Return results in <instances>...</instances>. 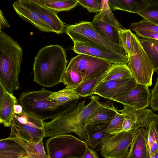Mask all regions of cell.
Returning <instances> with one entry per match:
<instances>
[{"mask_svg": "<svg viewBox=\"0 0 158 158\" xmlns=\"http://www.w3.org/2000/svg\"><path fill=\"white\" fill-rule=\"evenodd\" d=\"M34 1L57 12L70 10L78 4L77 0H34Z\"/></svg>", "mask_w": 158, "mask_h": 158, "instance_id": "cell-26", "label": "cell"}, {"mask_svg": "<svg viewBox=\"0 0 158 158\" xmlns=\"http://www.w3.org/2000/svg\"><path fill=\"white\" fill-rule=\"evenodd\" d=\"M154 1L149 0H108L110 9L138 14Z\"/></svg>", "mask_w": 158, "mask_h": 158, "instance_id": "cell-21", "label": "cell"}, {"mask_svg": "<svg viewBox=\"0 0 158 158\" xmlns=\"http://www.w3.org/2000/svg\"><path fill=\"white\" fill-rule=\"evenodd\" d=\"M23 54L20 44L0 30V82L11 94L20 89L18 76L21 71Z\"/></svg>", "mask_w": 158, "mask_h": 158, "instance_id": "cell-3", "label": "cell"}, {"mask_svg": "<svg viewBox=\"0 0 158 158\" xmlns=\"http://www.w3.org/2000/svg\"><path fill=\"white\" fill-rule=\"evenodd\" d=\"M17 104L16 98L7 91L0 82V123L5 127L11 126L16 115L14 107Z\"/></svg>", "mask_w": 158, "mask_h": 158, "instance_id": "cell-16", "label": "cell"}, {"mask_svg": "<svg viewBox=\"0 0 158 158\" xmlns=\"http://www.w3.org/2000/svg\"><path fill=\"white\" fill-rule=\"evenodd\" d=\"M0 153L28 154L23 147L8 137L0 139Z\"/></svg>", "mask_w": 158, "mask_h": 158, "instance_id": "cell-29", "label": "cell"}, {"mask_svg": "<svg viewBox=\"0 0 158 158\" xmlns=\"http://www.w3.org/2000/svg\"><path fill=\"white\" fill-rule=\"evenodd\" d=\"M17 14L41 31L50 32L52 31L43 20L38 12L36 4L32 0H18L13 4Z\"/></svg>", "mask_w": 158, "mask_h": 158, "instance_id": "cell-13", "label": "cell"}, {"mask_svg": "<svg viewBox=\"0 0 158 158\" xmlns=\"http://www.w3.org/2000/svg\"><path fill=\"white\" fill-rule=\"evenodd\" d=\"M11 123L24 139L38 142L46 137L44 121L25 111L16 114Z\"/></svg>", "mask_w": 158, "mask_h": 158, "instance_id": "cell-8", "label": "cell"}, {"mask_svg": "<svg viewBox=\"0 0 158 158\" xmlns=\"http://www.w3.org/2000/svg\"><path fill=\"white\" fill-rule=\"evenodd\" d=\"M78 3L86 8L89 12H100L102 8V0H77Z\"/></svg>", "mask_w": 158, "mask_h": 158, "instance_id": "cell-38", "label": "cell"}, {"mask_svg": "<svg viewBox=\"0 0 158 158\" xmlns=\"http://www.w3.org/2000/svg\"><path fill=\"white\" fill-rule=\"evenodd\" d=\"M137 110L128 106H124L123 109L120 110L124 118L123 127L124 131H129L133 130L136 119Z\"/></svg>", "mask_w": 158, "mask_h": 158, "instance_id": "cell-31", "label": "cell"}, {"mask_svg": "<svg viewBox=\"0 0 158 158\" xmlns=\"http://www.w3.org/2000/svg\"><path fill=\"white\" fill-rule=\"evenodd\" d=\"M82 158H98V156L95 151L88 146Z\"/></svg>", "mask_w": 158, "mask_h": 158, "instance_id": "cell-42", "label": "cell"}, {"mask_svg": "<svg viewBox=\"0 0 158 158\" xmlns=\"http://www.w3.org/2000/svg\"><path fill=\"white\" fill-rule=\"evenodd\" d=\"M129 29L135 32L146 31L158 32V25L144 19L138 22L130 23Z\"/></svg>", "mask_w": 158, "mask_h": 158, "instance_id": "cell-36", "label": "cell"}, {"mask_svg": "<svg viewBox=\"0 0 158 158\" xmlns=\"http://www.w3.org/2000/svg\"><path fill=\"white\" fill-rule=\"evenodd\" d=\"M105 72H101L96 76L83 82L76 89L77 94L80 97H85L94 94V88L98 80Z\"/></svg>", "mask_w": 158, "mask_h": 158, "instance_id": "cell-28", "label": "cell"}, {"mask_svg": "<svg viewBox=\"0 0 158 158\" xmlns=\"http://www.w3.org/2000/svg\"><path fill=\"white\" fill-rule=\"evenodd\" d=\"M108 1V0H102V9L94 16L93 21H102L114 26L120 31L125 29L114 16L109 6Z\"/></svg>", "mask_w": 158, "mask_h": 158, "instance_id": "cell-24", "label": "cell"}, {"mask_svg": "<svg viewBox=\"0 0 158 158\" xmlns=\"http://www.w3.org/2000/svg\"><path fill=\"white\" fill-rule=\"evenodd\" d=\"M110 123L86 126L88 137L87 143L91 149H95L104 138L110 135L105 132Z\"/></svg>", "mask_w": 158, "mask_h": 158, "instance_id": "cell-22", "label": "cell"}, {"mask_svg": "<svg viewBox=\"0 0 158 158\" xmlns=\"http://www.w3.org/2000/svg\"><path fill=\"white\" fill-rule=\"evenodd\" d=\"M14 113L16 114H19L23 113L25 110L20 104H16L14 107Z\"/></svg>", "mask_w": 158, "mask_h": 158, "instance_id": "cell-44", "label": "cell"}, {"mask_svg": "<svg viewBox=\"0 0 158 158\" xmlns=\"http://www.w3.org/2000/svg\"><path fill=\"white\" fill-rule=\"evenodd\" d=\"M73 43V50L78 54L92 56L105 60L112 64H127L128 63V56L123 55L86 43Z\"/></svg>", "mask_w": 158, "mask_h": 158, "instance_id": "cell-12", "label": "cell"}, {"mask_svg": "<svg viewBox=\"0 0 158 158\" xmlns=\"http://www.w3.org/2000/svg\"><path fill=\"white\" fill-rule=\"evenodd\" d=\"M143 48L151 61L155 72H158V40L139 38Z\"/></svg>", "mask_w": 158, "mask_h": 158, "instance_id": "cell-25", "label": "cell"}, {"mask_svg": "<svg viewBox=\"0 0 158 158\" xmlns=\"http://www.w3.org/2000/svg\"><path fill=\"white\" fill-rule=\"evenodd\" d=\"M132 131L133 139L125 158H149L146 127H139Z\"/></svg>", "mask_w": 158, "mask_h": 158, "instance_id": "cell-15", "label": "cell"}, {"mask_svg": "<svg viewBox=\"0 0 158 158\" xmlns=\"http://www.w3.org/2000/svg\"><path fill=\"white\" fill-rule=\"evenodd\" d=\"M137 84L133 77L122 81L102 82L95 89L94 94L110 100L128 92L135 88Z\"/></svg>", "mask_w": 158, "mask_h": 158, "instance_id": "cell-14", "label": "cell"}, {"mask_svg": "<svg viewBox=\"0 0 158 158\" xmlns=\"http://www.w3.org/2000/svg\"><path fill=\"white\" fill-rule=\"evenodd\" d=\"M151 99V93L148 87L137 83L135 87L130 91L110 100L132 107L139 111L150 106Z\"/></svg>", "mask_w": 158, "mask_h": 158, "instance_id": "cell-11", "label": "cell"}, {"mask_svg": "<svg viewBox=\"0 0 158 158\" xmlns=\"http://www.w3.org/2000/svg\"><path fill=\"white\" fill-rule=\"evenodd\" d=\"M89 103L85 106L84 100L73 109L48 122H44L46 137H51L70 133L75 134L80 139L87 143L85 119L99 106V97L92 95Z\"/></svg>", "mask_w": 158, "mask_h": 158, "instance_id": "cell-2", "label": "cell"}, {"mask_svg": "<svg viewBox=\"0 0 158 158\" xmlns=\"http://www.w3.org/2000/svg\"><path fill=\"white\" fill-rule=\"evenodd\" d=\"M155 153L151 154L149 158H155Z\"/></svg>", "mask_w": 158, "mask_h": 158, "instance_id": "cell-46", "label": "cell"}, {"mask_svg": "<svg viewBox=\"0 0 158 158\" xmlns=\"http://www.w3.org/2000/svg\"><path fill=\"white\" fill-rule=\"evenodd\" d=\"M88 146L86 142L69 134L49 137L46 142L47 153L50 158H82Z\"/></svg>", "mask_w": 158, "mask_h": 158, "instance_id": "cell-6", "label": "cell"}, {"mask_svg": "<svg viewBox=\"0 0 158 158\" xmlns=\"http://www.w3.org/2000/svg\"><path fill=\"white\" fill-rule=\"evenodd\" d=\"M91 22L94 28L100 34L113 43L122 46L119 34L120 31L118 29L102 21L92 20Z\"/></svg>", "mask_w": 158, "mask_h": 158, "instance_id": "cell-23", "label": "cell"}, {"mask_svg": "<svg viewBox=\"0 0 158 158\" xmlns=\"http://www.w3.org/2000/svg\"><path fill=\"white\" fill-rule=\"evenodd\" d=\"M134 48L128 56L127 66L137 83L149 87L152 85L154 69L152 64L143 48L138 37L133 33Z\"/></svg>", "mask_w": 158, "mask_h": 158, "instance_id": "cell-7", "label": "cell"}, {"mask_svg": "<svg viewBox=\"0 0 158 158\" xmlns=\"http://www.w3.org/2000/svg\"><path fill=\"white\" fill-rule=\"evenodd\" d=\"M124 118L118 112L111 120L105 130V132L111 135L124 131L123 127Z\"/></svg>", "mask_w": 158, "mask_h": 158, "instance_id": "cell-37", "label": "cell"}, {"mask_svg": "<svg viewBox=\"0 0 158 158\" xmlns=\"http://www.w3.org/2000/svg\"><path fill=\"white\" fill-rule=\"evenodd\" d=\"M138 14L144 19L158 25V1H155Z\"/></svg>", "mask_w": 158, "mask_h": 158, "instance_id": "cell-33", "label": "cell"}, {"mask_svg": "<svg viewBox=\"0 0 158 158\" xmlns=\"http://www.w3.org/2000/svg\"><path fill=\"white\" fill-rule=\"evenodd\" d=\"M81 74L73 69H66L61 82L71 89L77 88L82 82Z\"/></svg>", "mask_w": 158, "mask_h": 158, "instance_id": "cell-30", "label": "cell"}, {"mask_svg": "<svg viewBox=\"0 0 158 158\" xmlns=\"http://www.w3.org/2000/svg\"><path fill=\"white\" fill-rule=\"evenodd\" d=\"M79 158L76 157H69V158Z\"/></svg>", "mask_w": 158, "mask_h": 158, "instance_id": "cell-48", "label": "cell"}, {"mask_svg": "<svg viewBox=\"0 0 158 158\" xmlns=\"http://www.w3.org/2000/svg\"><path fill=\"white\" fill-rule=\"evenodd\" d=\"M132 139V131L110 134L99 145L100 154L105 158H125Z\"/></svg>", "mask_w": 158, "mask_h": 158, "instance_id": "cell-9", "label": "cell"}, {"mask_svg": "<svg viewBox=\"0 0 158 158\" xmlns=\"http://www.w3.org/2000/svg\"><path fill=\"white\" fill-rule=\"evenodd\" d=\"M52 92L44 87L38 90L23 92L19 101L25 111L43 121L57 118L73 109L80 102L79 100L66 103L51 101L48 98Z\"/></svg>", "mask_w": 158, "mask_h": 158, "instance_id": "cell-4", "label": "cell"}, {"mask_svg": "<svg viewBox=\"0 0 158 158\" xmlns=\"http://www.w3.org/2000/svg\"><path fill=\"white\" fill-rule=\"evenodd\" d=\"M135 33L136 35L138 37L158 40V32L143 31H136Z\"/></svg>", "mask_w": 158, "mask_h": 158, "instance_id": "cell-40", "label": "cell"}, {"mask_svg": "<svg viewBox=\"0 0 158 158\" xmlns=\"http://www.w3.org/2000/svg\"><path fill=\"white\" fill-rule=\"evenodd\" d=\"M66 33L73 43L80 42L88 44L106 49L125 56H128L121 46L113 43L100 34L93 27L91 22L82 21L66 27Z\"/></svg>", "mask_w": 158, "mask_h": 158, "instance_id": "cell-5", "label": "cell"}, {"mask_svg": "<svg viewBox=\"0 0 158 158\" xmlns=\"http://www.w3.org/2000/svg\"><path fill=\"white\" fill-rule=\"evenodd\" d=\"M112 64L101 59L85 54H78L71 59L66 69H73L80 73L83 82L106 71Z\"/></svg>", "mask_w": 158, "mask_h": 158, "instance_id": "cell-10", "label": "cell"}, {"mask_svg": "<svg viewBox=\"0 0 158 158\" xmlns=\"http://www.w3.org/2000/svg\"><path fill=\"white\" fill-rule=\"evenodd\" d=\"M11 127L10 134L8 138L23 147L29 155L34 158H50L45 151L43 140L36 142L24 139L12 123Z\"/></svg>", "mask_w": 158, "mask_h": 158, "instance_id": "cell-18", "label": "cell"}, {"mask_svg": "<svg viewBox=\"0 0 158 158\" xmlns=\"http://www.w3.org/2000/svg\"><path fill=\"white\" fill-rule=\"evenodd\" d=\"M81 98L77 94L75 89H71L66 86L57 92H52L48 99L51 101L66 103L79 100Z\"/></svg>", "mask_w": 158, "mask_h": 158, "instance_id": "cell-27", "label": "cell"}, {"mask_svg": "<svg viewBox=\"0 0 158 158\" xmlns=\"http://www.w3.org/2000/svg\"><path fill=\"white\" fill-rule=\"evenodd\" d=\"M155 114L151 110L147 108L142 110L137 111L136 121L134 126L133 130L139 127L147 126L153 121Z\"/></svg>", "mask_w": 158, "mask_h": 158, "instance_id": "cell-34", "label": "cell"}, {"mask_svg": "<svg viewBox=\"0 0 158 158\" xmlns=\"http://www.w3.org/2000/svg\"><path fill=\"white\" fill-rule=\"evenodd\" d=\"M132 77V74L127 65L112 64L100 77L94 86V91L97 85L102 82L108 81L124 80Z\"/></svg>", "mask_w": 158, "mask_h": 158, "instance_id": "cell-19", "label": "cell"}, {"mask_svg": "<svg viewBox=\"0 0 158 158\" xmlns=\"http://www.w3.org/2000/svg\"><path fill=\"white\" fill-rule=\"evenodd\" d=\"M118 112L113 102L109 101L100 102L98 108L85 119L86 125L110 123Z\"/></svg>", "mask_w": 158, "mask_h": 158, "instance_id": "cell-17", "label": "cell"}, {"mask_svg": "<svg viewBox=\"0 0 158 158\" xmlns=\"http://www.w3.org/2000/svg\"><path fill=\"white\" fill-rule=\"evenodd\" d=\"M150 106L154 111H158V77L151 91Z\"/></svg>", "mask_w": 158, "mask_h": 158, "instance_id": "cell-39", "label": "cell"}, {"mask_svg": "<svg viewBox=\"0 0 158 158\" xmlns=\"http://www.w3.org/2000/svg\"><path fill=\"white\" fill-rule=\"evenodd\" d=\"M66 57L64 49L59 45L41 48L34 62V81L47 87H53L61 82L67 68Z\"/></svg>", "mask_w": 158, "mask_h": 158, "instance_id": "cell-1", "label": "cell"}, {"mask_svg": "<svg viewBox=\"0 0 158 158\" xmlns=\"http://www.w3.org/2000/svg\"><path fill=\"white\" fill-rule=\"evenodd\" d=\"M153 121L154 123L156 128L158 132V114H155Z\"/></svg>", "mask_w": 158, "mask_h": 158, "instance_id": "cell-45", "label": "cell"}, {"mask_svg": "<svg viewBox=\"0 0 158 158\" xmlns=\"http://www.w3.org/2000/svg\"><path fill=\"white\" fill-rule=\"evenodd\" d=\"M146 128L147 141L150 155L155 153L158 150V132L153 121L146 126Z\"/></svg>", "mask_w": 158, "mask_h": 158, "instance_id": "cell-32", "label": "cell"}, {"mask_svg": "<svg viewBox=\"0 0 158 158\" xmlns=\"http://www.w3.org/2000/svg\"><path fill=\"white\" fill-rule=\"evenodd\" d=\"M119 34L122 46L128 56L134 48L133 33L129 29L125 28L120 31Z\"/></svg>", "mask_w": 158, "mask_h": 158, "instance_id": "cell-35", "label": "cell"}, {"mask_svg": "<svg viewBox=\"0 0 158 158\" xmlns=\"http://www.w3.org/2000/svg\"><path fill=\"white\" fill-rule=\"evenodd\" d=\"M29 156L30 155L28 154H20L0 153V158H24Z\"/></svg>", "mask_w": 158, "mask_h": 158, "instance_id": "cell-41", "label": "cell"}, {"mask_svg": "<svg viewBox=\"0 0 158 158\" xmlns=\"http://www.w3.org/2000/svg\"><path fill=\"white\" fill-rule=\"evenodd\" d=\"M10 26L3 15L2 12L0 10V30L5 27H9Z\"/></svg>", "mask_w": 158, "mask_h": 158, "instance_id": "cell-43", "label": "cell"}, {"mask_svg": "<svg viewBox=\"0 0 158 158\" xmlns=\"http://www.w3.org/2000/svg\"><path fill=\"white\" fill-rule=\"evenodd\" d=\"M155 158H158V150L155 152Z\"/></svg>", "mask_w": 158, "mask_h": 158, "instance_id": "cell-47", "label": "cell"}, {"mask_svg": "<svg viewBox=\"0 0 158 158\" xmlns=\"http://www.w3.org/2000/svg\"><path fill=\"white\" fill-rule=\"evenodd\" d=\"M33 1L36 4L37 10L42 18L52 32L57 34L63 33L66 26L58 16L57 12Z\"/></svg>", "mask_w": 158, "mask_h": 158, "instance_id": "cell-20", "label": "cell"}]
</instances>
